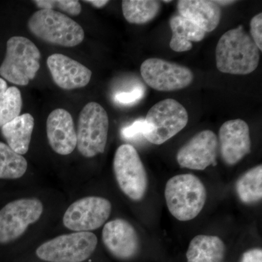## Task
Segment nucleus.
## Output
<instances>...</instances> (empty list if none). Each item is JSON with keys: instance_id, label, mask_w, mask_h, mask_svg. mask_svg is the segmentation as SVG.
<instances>
[{"instance_id": "nucleus-1", "label": "nucleus", "mask_w": 262, "mask_h": 262, "mask_svg": "<svg viewBox=\"0 0 262 262\" xmlns=\"http://www.w3.org/2000/svg\"><path fill=\"white\" fill-rule=\"evenodd\" d=\"M259 49L243 26L227 31L221 37L215 49L217 69L223 73L246 75L259 63Z\"/></svg>"}, {"instance_id": "nucleus-2", "label": "nucleus", "mask_w": 262, "mask_h": 262, "mask_svg": "<svg viewBox=\"0 0 262 262\" xmlns=\"http://www.w3.org/2000/svg\"><path fill=\"white\" fill-rule=\"evenodd\" d=\"M165 198L170 213L181 222L194 220L207 200V190L201 179L193 174H180L168 181Z\"/></svg>"}, {"instance_id": "nucleus-3", "label": "nucleus", "mask_w": 262, "mask_h": 262, "mask_svg": "<svg viewBox=\"0 0 262 262\" xmlns=\"http://www.w3.org/2000/svg\"><path fill=\"white\" fill-rule=\"evenodd\" d=\"M28 28L44 42L63 47H75L84 37L80 24L57 10H37L29 18Z\"/></svg>"}, {"instance_id": "nucleus-4", "label": "nucleus", "mask_w": 262, "mask_h": 262, "mask_svg": "<svg viewBox=\"0 0 262 262\" xmlns=\"http://www.w3.org/2000/svg\"><path fill=\"white\" fill-rule=\"evenodd\" d=\"M40 58L39 49L28 38L10 37L7 42L5 59L0 66V75L11 83L27 85L40 68Z\"/></svg>"}, {"instance_id": "nucleus-5", "label": "nucleus", "mask_w": 262, "mask_h": 262, "mask_svg": "<svg viewBox=\"0 0 262 262\" xmlns=\"http://www.w3.org/2000/svg\"><path fill=\"white\" fill-rule=\"evenodd\" d=\"M189 121L186 108L179 101L168 98L155 104L144 119L143 136L155 145H160L178 134Z\"/></svg>"}, {"instance_id": "nucleus-6", "label": "nucleus", "mask_w": 262, "mask_h": 262, "mask_svg": "<svg viewBox=\"0 0 262 262\" xmlns=\"http://www.w3.org/2000/svg\"><path fill=\"white\" fill-rule=\"evenodd\" d=\"M108 114L99 103L90 102L80 114L77 131V147L86 158L104 152L107 143Z\"/></svg>"}, {"instance_id": "nucleus-7", "label": "nucleus", "mask_w": 262, "mask_h": 262, "mask_svg": "<svg viewBox=\"0 0 262 262\" xmlns=\"http://www.w3.org/2000/svg\"><path fill=\"white\" fill-rule=\"evenodd\" d=\"M98 238L91 232L62 234L37 248L39 259L48 262H82L91 257L97 247Z\"/></svg>"}, {"instance_id": "nucleus-8", "label": "nucleus", "mask_w": 262, "mask_h": 262, "mask_svg": "<svg viewBox=\"0 0 262 262\" xmlns=\"http://www.w3.org/2000/svg\"><path fill=\"white\" fill-rule=\"evenodd\" d=\"M113 170L119 187L134 201H140L147 192V173L139 153L130 144L117 148L113 161Z\"/></svg>"}, {"instance_id": "nucleus-9", "label": "nucleus", "mask_w": 262, "mask_h": 262, "mask_svg": "<svg viewBox=\"0 0 262 262\" xmlns=\"http://www.w3.org/2000/svg\"><path fill=\"white\" fill-rule=\"evenodd\" d=\"M44 207L37 198H21L10 202L0 210V244L21 237L27 228L42 216Z\"/></svg>"}, {"instance_id": "nucleus-10", "label": "nucleus", "mask_w": 262, "mask_h": 262, "mask_svg": "<svg viewBox=\"0 0 262 262\" xmlns=\"http://www.w3.org/2000/svg\"><path fill=\"white\" fill-rule=\"evenodd\" d=\"M141 75L150 88L164 92L185 89L194 80V75L188 67L157 58L143 62Z\"/></svg>"}, {"instance_id": "nucleus-11", "label": "nucleus", "mask_w": 262, "mask_h": 262, "mask_svg": "<svg viewBox=\"0 0 262 262\" xmlns=\"http://www.w3.org/2000/svg\"><path fill=\"white\" fill-rule=\"evenodd\" d=\"M110 201L101 196H89L74 202L63 217L65 227L75 232H89L104 225L112 212Z\"/></svg>"}, {"instance_id": "nucleus-12", "label": "nucleus", "mask_w": 262, "mask_h": 262, "mask_svg": "<svg viewBox=\"0 0 262 262\" xmlns=\"http://www.w3.org/2000/svg\"><path fill=\"white\" fill-rule=\"evenodd\" d=\"M218 152L217 136L212 130H203L181 147L177 160L182 168L203 170L210 165H216Z\"/></svg>"}, {"instance_id": "nucleus-13", "label": "nucleus", "mask_w": 262, "mask_h": 262, "mask_svg": "<svg viewBox=\"0 0 262 262\" xmlns=\"http://www.w3.org/2000/svg\"><path fill=\"white\" fill-rule=\"evenodd\" d=\"M218 141L221 156L227 165H236L251 153L249 127L241 119L225 122L220 127Z\"/></svg>"}, {"instance_id": "nucleus-14", "label": "nucleus", "mask_w": 262, "mask_h": 262, "mask_svg": "<svg viewBox=\"0 0 262 262\" xmlns=\"http://www.w3.org/2000/svg\"><path fill=\"white\" fill-rule=\"evenodd\" d=\"M102 239L108 252L117 259H132L140 249V241L135 228L122 219L110 221L104 225Z\"/></svg>"}, {"instance_id": "nucleus-15", "label": "nucleus", "mask_w": 262, "mask_h": 262, "mask_svg": "<svg viewBox=\"0 0 262 262\" xmlns=\"http://www.w3.org/2000/svg\"><path fill=\"white\" fill-rule=\"evenodd\" d=\"M47 64L53 82L67 91L85 87L92 77V72L85 66L60 53L48 57Z\"/></svg>"}, {"instance_id": "nucleus-16", "label": "nucleus", "mask_w": 262, "mask_h": 262, "mask_svg": "<svg viewBox=\"0 0 262 262\" xmlns=\"http://www.w3.org/2000/svg\"><path fill=\"white\" fill-rule=\"evenodd\" d=\"M48 142L57 154L68 155L77 147V131L72 115L63 108L53 110L46 122Z\"/></svg>"}, {"instance_id": "nucleus-17", "label": "nucleus", "mask_w": 262, "mask_h": 262, "mask_svg": "<svg viewBox=\"0 0 262 262\" xmlns=\"http://www.w3.org/2000/svg\"><path fill=\"white\" fill-rule=\"evenodd\" d=\"M177 8L179 15L189 19L206 33L213 32L220 24L222 10L215 1L180 0Z\"/></svg>"}, {"instance_id": "nucleus-18", "label": "nucleus", "mask_w": 262, "mask_h": 262, "mask_svg": "<svg viewBox=\"0 0 262 262\" xmlns=\"http://www.w3.org/2000/svg\"><path fill=\"white\" fill-rule=\"evenodd\" d=\"M34 127V117L25 113L3 125L2 134L13 151L23 155L28 152Z\"/></svg>"}, {"instance_id": "nucleus-19", "label": "nucleus", "mask_w": 262, "mask_h": 262, "mask_svg": "<svg viewBox=\"0 0 262 262\" xmlns=\"http://www.w3.org/2000/svg\"><path fill=\"white\" fill-rule=\"evenodd\" d=\"M225 253V244L220 237L201 234L189 244L187 262H223Z\"/></svg>"}, {"instance_id": "nucleus-20", "label": "nucleus", "mask_w": 262, "mask_h": 262, "mask_svg": "<svg viewBox=\"0 0 262 262\" xmlns=\"http://www.w3.org/2000/svg\"><path fill=\"white\" fill-rule=\"evenodd\" d=\"M170 27L172 31L170 47L179 53L190 51L192 42H201L206 34L195 24L179 14L170 18Z\"/></svg>"}, {"instance_id": "nucleus-21", "label": "nucleus", "mask_w": 262, "mask_h": 262, "mask_svg": "<svg viewBox=\"0 0 262 262\" xmlns=\"http://www.w3.org/2000/svg\"><path fill=\"white\" fill-rule=\"evenodd\" d=\"M239 199L245 204L258 203L262 198V166L257 165L243 174L235 184Z\"/></svg>"}, {"instance_id": "nucleus-22", "label": "nucleus", "mask_w": 262, "mask_h": 262, "mask_svg": "<svg viewBox=\"0 0 262 262\" xmlns=\"http://www.w3.org/2000/svg\"><path fill=\"white\" fill-rule=\"evenodd\" d=\"M161 3L155 0H124L122 13L125 20L133 24H144L158 15Z\"/></svg>"}, {"instance_id": "nucleus-23", "label": "nucleus", "mask_w": 262, "mask_h": 262, "mask_svg": "<svg viewBox=\"0 0 262 262\" xmlns=\"http://www.w3.org/2000/svg\"><path fill=\"white\" fill-rule=\"evenodd\" d=\"M27 167L28 163L23 155L15 152L8 144L0 142V179L21 178Z\"/></svg>"}, {"instance_id": "nucleus-24", "label": "nucleus", "mask_w": 262, "mask_h": 262, "mask_svg": "<svg viewBox=\"0 0 262 262\" xmlns=\"http://www.w3.org/2000/svg\"><path fill=\"white\" fill-rule=\"evenodd\" d=\"M23 106L21 94L18 88L11 86L0 103V127L18 117Z\"/></svg>"}, {"instance_id": "nucleus-25", "label": "nucleus", "mask_w": 262, "mask_h": 262, "mask_svg": "<svg viewBox=\"0 0 262 262\" xmlns=\"http://www.w3.org/2000/svg\"><path fill=\"white\" fill-rule=\"evenodd\" d=\"M33 3L40 10H61L74 16L82 12V6L77 0H34Z\"/></svg>"}, {"instance_id": "nucleus-26", "label": "nucleus", "mask_w": 262, "mask_h": 262, "mask_svg": "<svg viewBox=\"0 0 262 262\" xmlns=\"http://www.w3.org/2000/svg\"><path fill=\"white\" fill-rule=\"evenodd\" d=\"M145 94L144 86L138 85L127 92H119L114 96V101L117 103L125 106H130L137 103L143 98Z\"/></svg>"}, {"instance_id": "nucleus-27", "label": "nucleus", "mask_w": 262, "mask_h": 262, "mask_svg": "<svg viewBox=\"0 0 262 262\" xmlns=\"http://www.w3.org/2000/svg\"><path fill=\"white\" fill-rule=\"evenodd\" d=\"M144 127H145L144 119H139V120L133 122L131 125L122 129V137L127 139V140L135 139L138 136H143Z\"/></svg>"}, {"instance_id": "nucleus-28", "label": "nucleus", "mask_w": 262, "mask_h": 262, "mask_svg": "<svg viewBox=\"0 0 262 262\" xmlns=\"http://www.w3.org/2000/svg\"><path fill=\"white\" fill-rule=\"evenodd\" d=\"M251 37L260 51H262V14L255 15L251 20Z\"/></svg>"}, {"instance_id": "nucleus-29", "label": "nucleus", "mask_w": 262, "mask_h": 262, "mask_svg": "<svg viewBox=\"0 0 262 262\" xmlns=\"http://www.w3.org/2000/svg\"><path fill=\"white\" fill-rule=\"evenodd\" d=\"M241 262H262V251L259 248H253L243 255Z\"/></svg>"}, {"instance_id": "nucleus-30", "label": "nucleus", "mask_w": 262, "mask_h": 262, "mask_svg": "<svg viewBox=\"0 0 262 262\" xmlns=\"http://www.w3.org/2000/svg\"><path fill=\"white\" fill-rule=\"evenodd\" d=\"M84 2L92 5L95 8H102L108 3L107 0H88V1Z\"/></svg>"}, {"instance_id": "nucleus-31", "label": "nucleus", "mask_w": 262, "mask_h": 262, "mask_svg": "<svg viewBox=\"0 0 262 262\" xmlns=\"http://www.w3.org/2000/svg\"><path fill=\"white\" fill-rule=\"evenodd\" d=\"M8 89V84H7L6 81L0 77V103L3 101L5 93H6Z\"/></svg>"}, {"instance_id": "nucleus-32", "label": "nucleus", "mask_w": 262, "mask_h": 262, "mask_svg": "<svg viewBox=\"0 0 262 262\" xmlns=\"http://www.w3.org/2000/svg\"><path fill=\"white\" fill-rule=\"evenodd\" d=\"M215 3L219 5V6H221V5H223V6H226V5H229L231 4H233V3H235V1H215Z\"/></svg>"}]
</instances>
